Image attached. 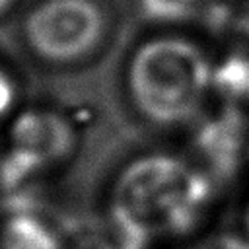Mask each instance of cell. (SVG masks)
I'll use <instances>...</instances> for the list:
<instances>
[{
	"label": "cell",
	"mask_w": 249,
	"mask_h": 249,
	"mask_svg": "<svg viewBox=\"0 0 249 249\" xmlns=\"http://www.w3.org/2000/svg\"><path fill=\"white\" fill-rule=\"evenodd\" d=\"M210 198V179L195 163L148 154L117 175L111 191V220L148 241L177 235L195 226Z\"/></svg>",
	"instance_id": "cell-1"
},
{
	"label": "cell",
	"mask_w": 249,
	"mask_h": 249,
	"mask_svg": "<svg viewBox=\"0 0 249 249\" xmlns=\"http://www.w3.org/2000/svg\"><path fill=\"white\" fill-rule=\"evenodd\" d=\"M214 66L198 43L181 35H156L128 56L124 86L134 111L150 124L189 123L212 88Z\"/></svg>",
	"instance_id": "cell-2"
},
{
	"label": "cell",
	"mask_w": 249,
	"mask_h": 249,
	"mask_svg": "<svg viewBox=\"0 0 249 249\" xmlns=\"http://www.w3.org/2000/svg\"><path fill=\"white\" fill-rule=\"evenodd\" d=\"M109 35L99 0H39L23 16L21 39L41 62L70 68L91 58Z\"/></svg>",
	"instance_id": "cell-3"
},
{
	"label": "cell",
	"mask_w": 249,
	"mask_h": 249,
	"mask_svg": "<svg viewBox=\"0 0 249 249\" xmlns=\"http://www.w3.org/2000/svg\"><path fill=\"white\" fill-rule=\"evenodd\" d=\"M76 144V132L70 121L49 109H31L21 113L10 126L4 177L18 185L23 177L49 169L64 161Z\"/></svg>",
	"instance_id": "cell-4"
},
{
	"label": "cell",
	"mask_w": 249,
	"mask_h": 249,
	"mask_svg": "<svg viewBox=\"0 0 249 249\" xmlns=\"http://www.w3.org/2000/svg\"><path fill=\"white\" fill-rule=\"evenodd\" d=\"M212 88L222 101V115L243 132L249 130V58L243 54L226 56L214 68Z\"/></svg>",
	"instance_id": "cell-5"
},
{
	"label": "cell",
	"mask_w": 249,
	"mask_h": 249,
	"mask_svg": "<svg viewBox=\"0 0 249 249\" xmlns=\"http://www.w3.org/2000/svg\"><path fill=\"white\" fill-rule=\"evenodd\" d=\"M0 249H62L60 237L29 208H14L0 228Z\"/></svg>",
	"instance_id": "cell-6"
},
{
	"label": "cell",
	"mask_w": 249,
	"mask_h": 249,
	"mask_svg": "<svg viewBox=\"0 0 249 249\" xmlns=\"http://www.w3.org/2000/svg\"><path fill=\"white\" fill-rule=\"evenodd\" d=\"M243 130L222 115L220 121L208 123L198 134V148L208 165L216 171L233 167L241 148Z\"/></svg>",
	"instance_id": "cell-7"
},
{
	"label": "cell",
	"mask_w": 249,
	"mask_h": 249,
	"mask_svg": "<svg viewBox=\"0 0 249 249\" xmlns=\"http://www.w3.org/2000/svg\"><path fill=\"white\" fill-rule=\"evenodd\" d=\"M140 8L152 19L179 21L195 12L196 0H140Z\"/></svg>",
	"instance_id": "cell-8"
},
{
	"label": "cell",
	"mask_w": 249,
	"mask_h": 249,
	"mask_svg": "<svg viewBox=\"0 0 249 249\" xmlns=\"http://www.w3.org/2000/svg\"><path fill=\"white\" fill-rule=\"evenodd\" d=\"M16 97H18V89L14 78L8 74V70L0 66V119H4L12 111Z\"/></svg>",
	"instance_id": "cell-9"
},
{
	"label": "cell",
	"mask_w": 249,
	"mask_h": 249,
	"mask_svg": "<svg viewBox=\"0 0 249 249\" xmlns=\"http://www.w3.org/2000/svg\"><path fill=\"white\" fill-rule=\"evenodd\" d=\"M198 249H249V241L231 233H222L206 239Z\"/></svg>",
	"instance_id": "cell-10"
},
{
	"label": "cell",
	"mask_w": 249,
	"mask_h": 249,
	"mask_svg": "<svg viewBox=\"0 0 249 249\" xmlns=\"http://www.w3.org/2000/svg\"><path fill=\"white\" fill-rule=\"evenodd\" d=\"M14 4H16V0H0V18H4L12 10Z\"/></svg>",
	"instance_id": "cell-11"
},
{
	"label": "cell",
	"mask_w": 249,
	"mask_h": 249,
	"mask_svg": "<svg viewBox=\"0 0 249 249\" xmlns=\"http://www.w3.org/2000/svg\"><path fill=\"white\" fill-rule=\"evenodd\" d=\"M247 230H249V214H247Z\"/></svg>",
	"instance_id": "cell-12"
}]
</instances>
